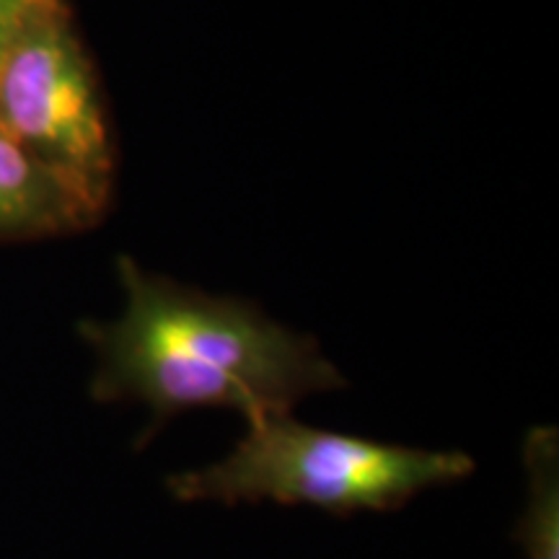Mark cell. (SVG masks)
Returning a JSON list of instances; mask_svg holds the SVG:
<instances>
[{"instance_id":"cell-1","label":"cell","mask_w":559,"mask_h":559,"mask_svg":"<svg viewBox=\"0 0 559 559\" xmlns=\"http://www.w3.org/2000/svg\"><path fill=\"white\" fill-rule=\"evenodd\" d=\"M128 304L115 321H86L96 353L91 396L143 402L145 449L169 419L190 409H234L243 419L290 415L311 394L345 389L317 340L277 324L236 298H215L151 275L122 257Z\"/></svg>"},{"instance_id":"cell-2","label":"cell","mask_w":559,"mask_h":559,"mask_svg":"<svg viewBox=\"0 0 559 559\" xmlns=\"http://www.w3.org/2000/svg\"><path fill=\"white\" fill-rule=\"evenodd\" d=\"M247 425V436L226 459L169 474L171 498L226 508L272 500L353 519L355 513H394L425 489L456 485L474 474V459L464 451L379 443L311 428L290 415H264Z\"/></svg>"},{"instance_id":"cell-3","label":"cell","mask_w":559,"mask_h":559,"mask_svg":"<svg viewBox=\"0 0 559 559\" xmlns=\"http://www.w3.org/2000/svg\"><path fill=\"white\" fill-rule=\"evenodd\" d=\"M0 128L102 218L115 145L94 62L66 0H39L0 60Z\"/></svg>"},{"instance_id":"cell-4","label":"cell","mask_w":559,"mask_h":559,"mask_svg":"<svg viewBox=\"0 0 559 559\" xmlns=\"http://www.w3.org/2000/svg\"><path fill=\"white\" fill-rule=\"evenodd\" d=\"M94 223L86 205L0 128V241L73 234Z\"/></svg>"},{"instance_id":"cell-5","label":"cell","mask_w":559,"mask_h":559,"mask_svg":"<svg viewBox=\"0 0 559 559\" xmlns=\"http://www.w3.org/2000/svg\"><path fill=\"white\" fill-rule=\"evenodd\" d=\"M528 498L513 542L526 559H559V436L557 428H534L523 445Z\"/></svg>"},{"instance_id":"cell-6","label":"cell","mask_w":559,"mask_h":559,"mask_svg":"<svg viewBox=\"0 0 559 559\" xmlns=\"http://www.w3.org/2000/svg\"><path fill=\"white\" fill-rule=\"evenodd\" d=\"M39 0H0V60Z\"/></svg>"}]
</instances>
